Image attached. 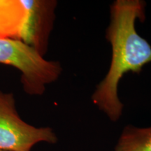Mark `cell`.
Listing matches in <instances>:
<instances>
[{
  "mask_svg": "<svg viewBox=\"0 0 151 151\" xmlns=\"http://www.w3.org/2000/svg\"><path fill=\"white\" fill-rule=\"evenodd\" d=\"M26 17L23 0H0V39L20 40Z\"/></svg>",
  "mask_w": 151,
  "mask_h": 151,
  "instance_id": "5b68a950",
  "label": "cell"
},
{
  "mask_svg": "<svg viewBox=\"0 0 151 151\" xmlns=\"http://www.w3.org/2000/svg\"><path fill=\"white\" fill-rule=\"evenodd\" d=\"M0 64L21 73L22 88L29 95H41L47 85L58 80L62 69L60 62L44 59L31 46L20 40L0 39Z\"/></svg>",
  "mask_w": 151,
  "mask_h": 151,
  "instance_id": "7a4b0ae2",
  "label": "cell"
},
{
  "mask_svg": "<svg viewBox=\"0 0 151 151\" xmlns=\"http://www.w3.org/2000/svg\"><path fill=\"white\" fill-rule=\"evenodd\" d=\"M112 151H151V127L126 126Z\"/></svg>",
  "mask_w": 151,
  "mask_h": 151,
  "instance_id": "8992f818",
  "label": "cell"
},
{
  "mask_svg": "<svg viewBox=\"0 0 151 151\" xmlns=\"http://www.w3.org/2000/svg\"><path fill=\"white\" fill-rule=\"evenodd\" d=\"M23 3L27 17L20 40L43 57L48 50L58 2L54 0H23Z\"/></svg>",
  "mask_w": 151,
  "mask_h": 151,
  "instance_id": "277c9868",
  "label": "cell"
},
{
  "mask_svg": "<svg viewBox=\"0 0 151 151\" xmlns=\"http://www.w3.org/2000/svg\"><path fill=\"white\" fill-rule=\"evenodd\" d=\"M0 151H6V150H0Z\"/></svg>",
  "mask_w": 151,
  "mask_h": 151,
  "instance_id": "52a82bcc",
  "label": "cell"
},
{
  "mask_svg": "<svg viewBox=\"0 0 151 151\" xmlns=\"http://www.w3.org/2000/svg\"><path fill=\"white\" fill-rule=\"evenodd\" d=\"M41 142L55 144L58 137L52 128L37 127L22 120L14 94L0 90V150L31 151Z\"/></svg>",
  "mask_w": 151,
  "mask_h": 151,
  "instance_id": "3957f363",
  "label": "cell"
},
{
  "mask_svg": "<svg viewBox=\"0 0 151 151\" xmlns=\"http://www.w3.org/2000/svg\"><path fill=\"white\" fill-rule=\"evenodd\" d=\"M145 6L141 0H116L111 6V22L106 34L112 49L111 65L92 100L113 122L120 120L124 106L118 94L122 77L127 72L140 73L151 62L150 45L135 28L137 20H145Z\"/></svg>",
  "mask_w": 151,
  "mask_h": 151,
  "instance_id": "6da1fadb",
  "label": "cell"
}]
</instances>
